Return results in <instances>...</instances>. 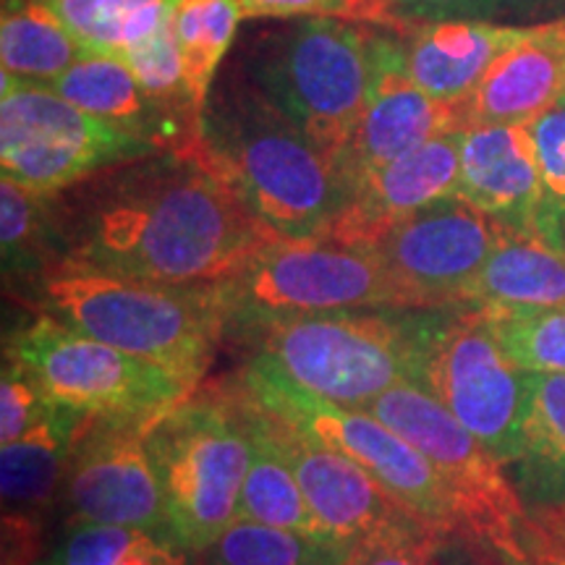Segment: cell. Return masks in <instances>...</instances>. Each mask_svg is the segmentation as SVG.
<instances>
[{"instance_id": "obj_27", "label": "cell", "mask_w": 565, "mask_h": 565, "mask_svg": "<svg viewBox=\"0 0 565 565\" xmlns=\"http://www.w3.org/2000/svg\"><path fill=\"white\" fill-rule=\"evenodd\" d=\"M87 47L124 58L171 19L179 0H38Z\"/></svg>"}, {"instance_id": "obj_17", "label": "cell", "mask_w": 565, "mask_h": 565, "mask_svg": "<svg viewBox=\"0 0 565 565\" xmlns=\"http://www.w3.org/2000/svg\"><path fill=\"white\" fill-rule=\"evenodd\" d=\"M461 141L463 131L443 134L372 171L359 183L328 236L366 246L393 223L445 196H456L461 181Z\"/></svg>"}, {"instance_id": "obj_28", "label": "cell", "mask_w": 565, "mask_h": 565, "mask_svg": "<svg viewBox=\"0 0 565 565\" xmlns=\"http://www.w3.org/2000/svg\"><path fill=\"white\" fill-rule=\"evenodd\" d=\"M351 542L320 540L288 529L236 519L207 550L200 565H345Z\"/></svg>"}, {"instance_id": "obj_30", "label": "cell", "mask_w": 565, "mask_h": 565, "mask_svg": "<svg viewBox=\"0 0 565 565\" xmlns=\"http://www.w3.org/2000/svg\"><path fill=\"white\" fill-rule=\"evenodd\" d=\"M242 11L233 0H179L171 13L183 76L196 110L204 116L215 71L228 53Z\"/></svg>"}, {"instance_id": "obj_41", "label": "cell", "mask_w": 565, "mask_h": 565, "mask_svg": "<svg viewBox=\"0 0 565 565\" xmlns=\"http://www.w3.org/2000/svg\"><path fill=\"white\" fill-rule=\"evenodd\" d=\"M429 565H490L458 534H443Z\"/></svg>"}, {"instance_id": "obj_18", "label": "cell", "mask_w": 565, "mask_h": 565, "mask_svg": "<svg viewBox=\"0 0 565 565\" xmlns=\"http://www.w3.org/2000/svg\"><path fill=\"white\" fill-rule=\"evenodd\" d=\"M542 189L545 181L532 126H475L463 131L458 181L461 200L505 228L534 233Z\"/></svg>"}, {"instance_id": "obj_3", "label": "cell", "mask_w": 565, "mask_h": 565, "mask_svg": "<svg viewBox=\"0 0 565 565\" xmlns=\"http://www.w3.org/2000/svg\"><path fill=\"white\" fill-rule=\"evenodd\" d=\"M42 315L71 330L158 364L200 391L228 317L217 282H154L53 270L40 280Z\"/></svg>"}, {"instance_id": "obj_23", "label": "cell", "mask_w": 565, "mask_h": 565, "mask_svg": "<svg viewBox=\"0 0 565 565\" xmlns=\"http://www.w3.org/2000/svg\"><path fill=\"white\" fill-rule=\"evenodd\" d=\"M95 419L55 406L26 435L0 445V492L3 513H26L38 519L66 487L76 443Z\"/></svg>"}, {"instance_id": "obj_7", "label": "cell", "mask_w": 565, "mask_h": 565, "mask_svg": "<svg viewBox=\"0 0 565 565\" xmlns=\"http://www.w3.org/2000/svg\"><path fill=\"white\" fill-rule=\"evenodd\" d=\"M168 534L200 555L238 519L249 435L233 391H196L147 427Z\"/></svg>"}, {"instance_id": "obj_44", "label": "cell", "mask_w": 565, "mask_h": 565, "mask_svg": "<svg viewBox=\"0 0 565 565\" xmlns=\"http://www.w3.org/2000/svg\"><path fill=\"white\" fill-rule=\"evenodd\" d=\"M189 565H192V563H189Z\"/></svg>"}, {"instance_id": "obj_6", "label": "cell", "mask_w": 565, "mask_h": 565, "mask_svg": "<svg viewBox=\"0 0 565 565\" xmlns=\"http://www.w3.org/2000/svg\"><path fill=\"white\" fill-rule=\"evenodd\" d=\"M433 463L454 503L458 536L490 565H532L534 519L508 466L435 395L404 383L366 408Z\"/></svg>"}, {"instance_id": "obj_19", "label": "cell", "mask_w": 565, "mask_h": 565, "mask_svg": "<svg viewBox=\"0 0 565 565\" xmlns=\"http://www.w3.org/2000/svg\"><path fill=\"white\" fill-rule=\"evenodd\" d=\"M532 24L494 21H419L398 32L406 74L422 92L445 103L466 100L500 55L526 38Z\"/></svg>"}, {"instance_id": "obj_43", "label": "cell", "mask_w": 565, "mask_h": 565, "mask_svg": "<svg viewBox=\"0 0 565 565\" xmlns=\"http://www.w3.org/2000/svg\"><path fill=\"white\" fill-rule=\"evenodd\" d=\"M561 19H565V17H561Z\"/></svg>"}, {"instance_id": "obj_42", "label": "cell", "mask_w": 565, "mask_h": 565, "mask_svg": "<svg viewBox=\"0 0 565 565\" xmlns=\"http://www.w3.org/2000/svg\"><path fill=\"white\" fill-rule=\"evenodd\" d=\"M500 17L555 21L565 17V0H503Z\"/></svg>"}, {"instance_id": "obj_1", "label": "cell", "mask_w": 565, "mask_h": 565, "mask_svg": "<svg viewBox=\"0 0 565 565\" xmlns=\"http://www.w3.org/2000/svg\"><path fill=\"white\" fill-rule=\"evenodd\" d=\"M71 189V200L55 194L53 270L217 282L278 238L207 160L202 141L108 168Z\"/></svg>"}, {"instance_id": "obj_14", "label": "cell", "mask_w": 565, "mask_h": 565, "mask_svg": "<svg viewBox=\"0 0 565 565\" xmlns=\"http://www.w3.org/2000/svg\"><path fill=\"white\" fill-rule=\"evenodd\" d=\"M66 503L71 524L137 526L171 536L147 424L92 422L71 458Z\"/></svg>"}, {"instance_id": "obj_4", "label": "cell", "mask_w": 565, "mask_h": 565, "mask_svg": "<svg viewBox=\"0 0 565 565\" xmlns=\"http://www.w3.org/2000/svg\"><path fill=\"white\" fill-rule=\"evenodd\" d=\"M422 309H351L265 324L252 338L263 359L301 391L366 412L380 395L416 383Z\"/></svg>"}, {"instance_id": "obj_2", "label": "cell", "mask_w": 565, "mask_h": 565, "mask_svg": "<svg viewBox=\"0 0 565 565\" xmlns=\"http://www.w3.org/2000/svg\"><path fill=\"white\" fill-rule=\"evenodd\" d=\"M202 152L278 238L328 236L351 202L338 160L244 66L210 92Z\"/></svg>"}, {"instance_id": "obj_25", "label": "cell", "mask_w": 565, "mask_h": 565, "mask_svg": "<svg viewBox=\"0 0 565 565\" xmlns=\"http://www.w3.org/2000/svg\"><path fill=\"white\" fill-rule=\"evenodd\" d=\"M249 435V471H246L238 519L257 521V524L288 529L320 540H338L324 529L312 508L307 505L291 466L282 456L278 437H275L273 416L257 406L242 387H233Z\"/></svg>"}, {"instance_id": "obj_37", "label": "cell", "mask_w": 565, "mask_h": 565, "mask_svg": "<svg viewBox=\"0 0 565 565\" xmlns=\"http://www.w3.org/2000/svg\"><path fill=\"white\" fill-rule=\"evenodd\" d=\"M53 408L55 404L40 380L17 359L6 356L0 372V445L19 440Z\"/></svg>"}, {"instance_id": "obj_22", "label": "cell", "mask_w": 565, "mask_h": 565, "mask_svg": "<svg viewBox=\"0 0 565 565\" xmlns=\"http://www.w3.org/2000/svg\"><path fill=\"white\" fill-rule=\"evenodd\" d=\"M463 307H565V252L532 231L503 225L482 273L463 296Z\"/></svg>"}, {"instance_id": "obj_32", "label": "cell", "mask_w": 565, "mask_h": 565, "mask_svg": "<svg viewBox=\"0 0 565 565\" xmlns=\"http://www.w3.org/2000/svg\"><path fill=\"white\" fill-rule=\"evenodd\" d=\"M482 312L498 343L519 370L565 374V307Z\"/></svg>"}, {"instance_id": "obj_33", "label": "cell", "mask_w": 565, "mask_h": 565, "mask_svg": "<svg viewBox=\"0 0 565 565\" xmlns=\"http://www.w3.org/2000/svg\"><path fill=\"white\" fill-rule=\"evenodd\" d=\"M121 61H126V66L134 71L141 89H145L160 108H166L171 116L181 118L183 124L202 134L204 116L196 110L192 95H189L181 51L179 42H175L171 19L145 42L131 47Z\"/></svg>"}, {"instance_id": "obj_38", "label": "cell", "mask_w": 565, "mask_h": 565, "mask_svg": "<svg viewBox=\"0 0 565 565\" xmlns=\"http://www.w3.org/2000/svg\"><path fill=\"white\" fill-rule=\"evenodd\" d=\"M500 9L503 0H391L393 32L419 21H487L500 17Z\"/></svg>"}, {"instance_id": "obj_8", "label": "cell", "mask_w": 565, "mask_h": 565, "mask_svg": "<svg viewBox=\"0 0 565 565\" xmlns=\"http://www.w3.org/2000/svg\"><path fill=\"white\" fill-rule=\"evenodd\" d=\"M228 333L249 335L265 324L351 309L398 307V294L370 246L333 236L273 238L242 270L217 280Z\"/></svg>"}, {"instance_id": "obj_13", "label": "cell", "mask_w": 565, "mask_h": 565, "mask_svg": "<svg viewBox=\"0 0 565 565\" xmlns=\"http://www.w3.org/2000/svg\"><path fill=\"white\" fill-rule=\"evenodd\" d=\"M500 228L494 217L456 194L393 223L366 246L383 263L401 309L461 307Z\"/></svg>"}, {"instance_id": "obj_12", "label": "cell", "mask_w": 565, "mask_h": 565, "mask_svg": "<svg viewBox=\"0 0 565 565\" xmlns=\"http://www.w3.org/2000/svg\"><path fill=\"white\" fill-rule=\"evenodd\" d=\"M158 154L134 134L89 116L47 87L3 76L0 171L38 194H61L89 175Z\"/></svg>"}, {"instance_id": "obj_10", "label": "cell", "mask_w": 565, "mask_h": 565, "mask_svg": "<svg viewBox=\"0 0 565 565\" xmlns=\"http://www.w3.org/2000/svg\"><path fill=\"white\" fill-rule=\"evenodd\" d=\"M238 387L275 419L370 471L424 524L435 526L437 532L458 534L454 503L433 463L377 416L301 391L257 356L244 364Z\"/></svg>"}, {"instance_id": "obj_35", "label": "cell", "mask_w": 565, "mask_h": 565, "mask_svg": "<svg viewBox=\"0 0 565 565\" xmlns=\"http://www.w3.org/2000/svg\"><path fill=\"white\" fill-rule=\"evenodd\" d=\"M443 534L422 519L383 526L353 542L345 565H429Z\"/></svg>"}, {"instance_id": "obj_11", "label": "cell", "mask_w": 565, "mask_h": 565, "mask_svg": "<svg viewBox=\"0 0 565 565\" xmlns=\"http://www.w3.org/2000/svg\"><path fill=\"white\" fill-rule=\"evenodd\" d=\"M524 370L494 338L477 307L422 309L416 385L456 416L503 466L519 454Z\"/></svg>"}, {"instance_id": "obj_29", "label": "cell", "mask_w": 565, "mask_h": 565, "mask_svg": "<svg viewBox=\"0 0 565 565\" xmlns=\"http://www.w3.org/2000/svg\"><path fill=\"white\" fill-rule=\"evenodd\" d=\"M0 242L6 278H45L58 254L55 194H38L11 179L0 181Z\"/></svg>"}, {"instance_id": "obj_9", "label": "cell", "mask_w": 565, "mask_h": 565, "mask_svg": "<svg viewBox=\"0 0 565 565\" xmlns=\"http://www.w3.org/2000/svg\"><path fill=\"white\" fill-rule=\"evenodd\" d=\"M6 356L24 364L51 401L97 422L154 424L196 391L158 364L71 330L40 315L6 341Z\"/></svg>"}, {"instance_id": "obj_40", "label": "cell", "mask_w": 565, "mask_h": 565, "mask_svg": "<svg viewBox=\"0 0 565 565\" xmlns=\"http://www.w3.org/2000/svg\"><path fill=\"white\" fill-rule=\"evenodd\" d=\"M38 547V519L26 513H3V565H32Z\"/></svg>"}, {"instance_id": "obj_34", "label": "cell", "mask_w": 565, "mask_h": 565, "mask_svg": "<svg viewBox=\"0 0 565 565\" xmlns=\"http://www.w3.org/2000/svg\"><path fill=\"white\" fill-rule=\"evenodd\" d=\"M529 126L534 131L545 181L534 233L565 252V97Z\"/></svg>"}, {"instance_id": "obj_36", "label": "cell", "mask_w": 565, "mask_h": 565, "mask_svg": "<svg viewBox=\"0 0 565 565\" xmlns=\"http://www.w3.org/2000/svg\"><path fill=\"white\" fill-rule=\"evenodd\" d=\"M242 19H345L395 30L391 0H233Z\"/></svg>"}, {"instance_id": "obj_31", "label": "cell", "mask_w": 565, "mask_h": 565, "mask_svg": "<svg viewBox=\"0 0 565 565\" xmlns=\"http://www.w3.org/2000/svg\"><path fill=\"white\" fill-rule=\"evenodd\" d=\"M192 557L171 536L147 529L71 524L42 565H189Z\"/></svg>"}, {"instance_id": "obj_5", "label": "cell", "mask_w": 565, "mask_h": 565, "mask_svg": "<svg viewBox=\"0 0 565 565\" xmlns=\"http://www.w3.org/2000/svg\"><path fill=\"white\" fill-rule=\"evenodd\" d=\"M387 30L296 19L254 40L244 71L333 158L349 145L377 76Z\"/></svg>"}, {"instance_id": "obj_21", "label": "cell", "mask_w": 565, "mask_h": 565, "mask_svg": "<svg viewBox=\"0 0 565 565\" xmlns=\"http://www.w3.org/2000/svg\"><path fill=\"white\" fill-rule=\"evenodd\" d=\"M55 95L105 124L145 139L158 152L192 150L202 134L186 126L141 89L134 71L116 55L84 53L51 87Z\"/></svg>"}, {"instance_id": "obj_15", "label": "cell", "mask_w": 565, "mask_h": 565, "mask_svg": "<svg viewBox=\"0 0 565 565\" xmlns=\"http://www.w3.org/2000/svg\"><path fill=\"white\" fill-rule=\"evenodd\" d=\"M469 129L466 100H435L416 87L406 74L398 34L387 30L377 76L372 82L362 118L338 158V168L353 196L359 183L377 168L404 158L443 134Z\"/></svg>"}, {"instance_id": "obj_24", "label": "cell", "mask_w": 565, "mask_h": 565, "mask_svg": "<svg viewBox=\"0 0 565 565\" xmlns=\"http://www.w3.org/2000/svg\"><path fill=\"white\" fill-rule=\"evenodd\" d=\"M519 454L508 466L529 511H565V374H524Z\"/></svg>"}, {"instance_id": "obj_20", "label": "cell", "mask_w": 565, "mask_h": 565, "mask_svg": "<svg viewBox=\"0 0 565 565\" xmlns=\"http://www.w3.org/2000/svg\"><path fill=\"white\" fill-rule=\"evenodd\" d=\"M565 97V19L532 24L466 97L469 124H532Z\"/></svg>"}, {"instance_id": "obj_16", "label": "cell", "mask_w": 565, "mask_h": 565, "mask_svg": "<svg viewBox=\"0 0 565 565\" xmlns=\"http://www.w3.org/2000/svg\"><path fill=\"white\" fill-rule=\"evenodd\" d=\"M273 416V414H270ZM275 437L291 466L307 505L330 534L356 542L377 529L419 519L404 508L370 471L335 450L315 443L299 429L275 419Z\"/></svg>"}, {"instance_id": "obj_39", "label": "cell", "mask_w": 565, "mask_h": 565, "mask_svg": "<svg viewBox=\"0 0 565 565\" xmlns=\"http://www.w3.org/2000/svg\"><path fill=\"white\" fill-rule=\"evenodd\" d=\"M532 565H565V511L536 508Z\"/></svg>"}, {"instance_id": "obj_26", "label": "cell", "mask_w": 565, "mask_h": 565, "mask_svg": "<svg viewBox=\"0 0 565 565\" xmlns=\"http://www.w3.org/2000/svg\"><path fill=\"white\" fill-rule=\"evenodd\" d=\"M84 53L87 47L47 6L38 0H6L0 21L3 76L19 84L51 87Z\"/></svg>"}]
</instances>
